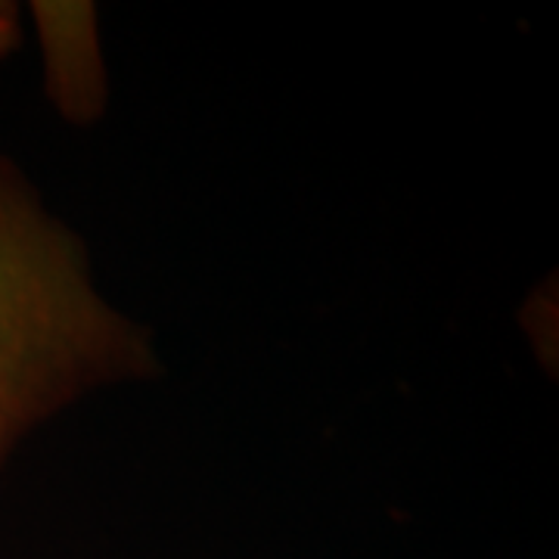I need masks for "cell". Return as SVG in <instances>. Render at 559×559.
Listing matches in <instances>:
<instances>
[{
    "label": "cell",
    "instance_id": "1",
    "mask_svg": "<svg viewBox=\"0 0 559 559\" xmlns=\"http://www.w3.org/2000/svg\"><path fill=\"white\" fill-rule=\"evenodd\" d=\"M16 35L13 7L0 3V57ZM156 360L150 333L103 299L79 234L0 156V469L40 423L153 377Z\"/></svg>",
    "mask_w": 559,
    "mask_h": 559
}]
</instances>
